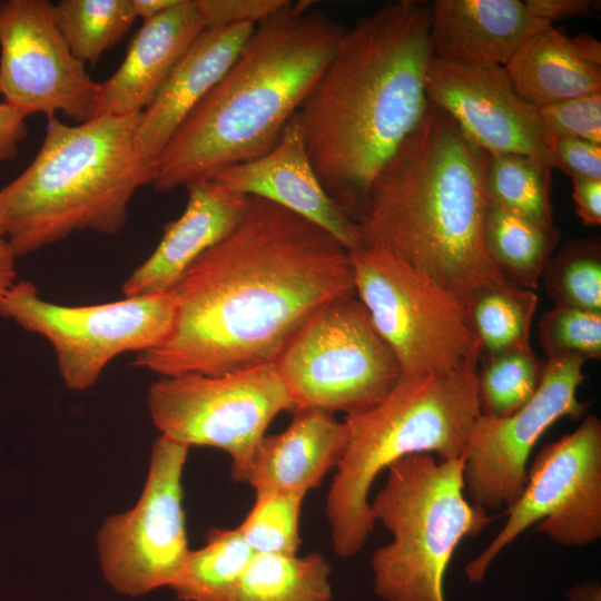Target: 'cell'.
<instances>
[{
    "label": "cell",
    "instance_id": "1",
    "mask_svg": "<svg viewBox=\"0 0 601 601\" xmlns=\"http://www.w3.org/2000/svg\"><path fill=\"white\" fill-rule=\"evenodd\" d=\"M171 293V332L134 362L162 377L273 363L323 306L356 295L348 249L312 221L249 196L234 230Z\"/></svg>",
    "mask_w": 601,
    "mask_h": 601
},
{
    "label": "cell",
    "instance_id": "2",
    "mask_svg": "<svg viewBox=\"0 0 601 601\" xmlns=\"http://www.w3.org/2000/svg\"><path fill=\"white\" fill-rule=\"evenodd\" d=\"M432 6L387 3L345 29L297 118L313 168L354 220L387 160L421 121Z\"/></svg>",
    "mask_w": 601,
    "mask_h": 601
},
{
    "label": "cell",
    "instance_id": "3",
    "mask_svg": "<svg viewBox=\"0 0 601 601\" xmlns=\"http://www.w3.org/2000/svg\"><path fill=\"white\" fill-rule=\"evenodd\" d=\"M489 161L490 154L428 101L354 217L362 246L425 274L465 307L480 289L505 283L484 244Z\"/></svg>",
    "mask_w": 601,
    "mask_h": 601
},
{
    "label": "cell",
    "instance_id": "4",
    "mask_svg": "<svg viewBox=\"0 0 601 601\" xmlns=\"http://www.w3.org/2000/svg\"><path fill=\"white\" fill-rule=\"evenodd\" d=\"M311 3L287 0L255 26L160 155L151 181L157 193L214 178L276 145L345 31Z\"/></svg>",
    "mask_w": 601,
    "mask_h": 601
},
{
    "label": "cell",
    "instance_id": "5",
    "mask_svg": "<svg viewBox=\"0 0 601 601\" xmlns=\"http://www.w3.org/2000/svg\"><path fill=\"white\" fill-rule=\"evenodd\" d=\"M140 116L101 115L75 126L48 118L33 160L0 189L4 230L17 257L73 231L122 229L134 194L154 178L135 142Z\"/></svg>",
    "mask_w": 601,
    "mask_h": 601
},
{
    "label": "cell",
    "instance_id": "6",
    "mask_svg": "<svg viewBox=\"0 0 601 601\" xmlns=\"http://www.w3.org/2000/svg\"><path fill=\"white\" fill-rule=\"evenodd\" d=\"M480 414L473 362L449 372L402 375L377 405L346 416L347 446L326 497L334 552L353 556L373 532L370 490L383 470L418 453L465 460Z\"/></svg>",
    "mask_w": 601,
    "mask_h": 601
},
{
    "label": "cell",
    "instance_id": "7",
    "mask_svg": "<svg viewBox=\"0 0 601 601\" xmlns=\"http://www.w3.org/2000/svg\"><path fill=\"white\" fill-rule=\"evenodd\" d=\"M370 502L373 520L392 541L372 555L375 593L385 601H444L443 581L461 541L492 518L464 495V459L404 456L387 469Z\"/></svg>",
    "mask_w": 601,
    "mask_h": 601
},
{
    "label": "cell",
    "instance_id": "8",
    "mask_svg": "<svg viewBox=\"0 0 601 601\" xmlns=\"http://www.w3.org/2000/svg\"><path fill=\"white\" fill-rule=\"evenodd\" d=\"M274 363L293 412L359 414L377 405L402 376L394 353L356 295L323 306Z\"/></svg>",
    "mask_w": 601,
    "mask_h": 601
},
{
    "label": "cell",
    "instance_id": "9",
    "mask_svg": "<svg viewBox=\"0 0 601 601\" xmlns=\"http://www.w3.org/2000/svg\"><path fill=\"white\" fill-rule=\"evenodd\" d=\"M348 253L355 294L402 375L449 372L479 361L480 339L454 295L382 250L361 246Z\"/></svg>",
    "mask_w": 601,
    "mask_h": 601
},
{
    "label": "cell",
    "instance_id": "10",
    "mask_svg": "<svg viewBox=\"0 0 601 601\" xmlns=\"http://www.w3.org/2000/svg\"><path fill=\"white\" fill-rule=\"evenodd\" d=\"M175 315L171 292L65 306L42 299L35 284L19 280L0 298V316L43 336L55 351L62 381L75 391L91 387L116 356L160 344Z\"/></svg>",
    "mask_w": 601,
    "mask_h": 601
},
{
    "label": "cell",
    "instance_id": "11",
    "mask_svg": "<svg viewBox=\"0 0 601 601\" xmlns=\"http://www.w3.org/2000/svg\"><path fill=\"white\" fill-rule=\"evenodd\" d=\"M147 404L161 436L223 450L230 470L249 459L280 412L294 411L274 362L215 376H164L149 387Z\"/></svg>",
    "mask_w": 601,
    "mask_h": 601
},
{
    "label": "cell",
    "instance_id": "12",
    "mask_svg": "<svg viewBox=\"0 0 601 601\" xmlns=\"http://www.w3.org/2000/svg\"><path fill=\"white\" fill-rule=\"evenodd\" d=\"M489 545L465 566L480 582L493 560L523 531H535L564 546H582L601 536V422L588 415L580 426L546 443L528 470L519 499Z\"/></svg>",
    "mask_w": 601,
    "mask_h": 601
},
{
    "label": "cell",
    "instance_id": "13",
    "mask_svg": "<svg viewBox=\"0 0 601 601\" xmlns=\"http://www.w3.org/2000/svg\"><path fill=\"white\" fill-rule=\"evenodd\" d=\"M189 447L159 435L136 504L108 516L96 538L100 569L117 592L139 597L170 588L190 553L183 506Z\"/></svg>",
    "mask_w": 601,
    "mask_h": 601
},
{
    "label": "cell",
    "instance_id": "14",
    "mask_svg": "<svg viewBox=\"0 0 601 601\" xmlns=\"http://www.w3.org/2000/svg\"><path fill=\"white\" fill-rule=\"evenodd\" d=\"M100 83L71 52L47 0L0 1V93L27 116L93 117Z\"/></svg>",
    "mask_w": 601,
    "mask_h": 601
},
{
    "label": "cell",
    "instance_id": "15",
    "mask_svg": "<svg viewBox=\"0 0 601 601\" xmlns=\"http://www.w3.org/2000/svg\"><path fill=\"white\" fill-rule=\"evenodd\" d=\"M577 356L546 359L540 385L522 407L506 417L480 414L464 460V485L472 503L496 510L511 506L526 482L530 454L562 417L578 418L589 403L578 398L587 375Z\"/></svg>",
    "mask_w": 601,
    "mask_h": 601
},
{
    "label": "cell",
    "instance_id": "16",
    "mask_svg": "<svg viewBox=\"0 0 601 601\" xmlns=\"http://www.w3.org/2000/svg\"><path fill=\"white\" fill-rule=\"evenodd\" d=\"M426 97L486 152L523 155L556 168L536 107L515 92L503 67L433 56Z\"/></svg>",
    "mask_w": 601,
    "mask_h": 601
},
{
    "label": "cell",
    "instance_id": "17",
    "mask_svg": "<svg viewBox=\"0 0 601 601\" xmlns=\"http://www.w3.org/2000/svg\"><path fill=\"white\" fill-rule=\"evenodd\" d=\"M214 178L239 194L268 200L312 221L348 250L362 246L356 224L327 194L313 168L297 114L269 151L228 166Z\"/></svg>",
    "mask_w": 601,
    "mask_h": 601
},
{
    "label": "cell",
    "instance_id": "18",
    "mask_svg": "<svg viewBox=\"0 0 601 601\" xmlns=\"http://www.w3.org/2000/svg\"><path fill=\"white\" fill-rule=\"evenodd\" d=\"M184 213L164 227L155 250L125 280V297L171 292L189 266L227 237L242 219L248 196L216 178L188 185Z\"/></svg>",
    "mask_w": 601,
    "mask_h": 601
},
{
    "label": "cell",
    "instance_id": "19",
    "mask_svg": "<svg viewBox=\"0 0 601 601\" xmlns=\"http://www.w3.org/2000/svg\"><path fill=\"white\" fill-rule=\"evenodd\" d=\"M205 30L194 0H178L167 11L144 21L119 68L100 83L93 117L142 112Z\"/></svg>",
    "mask_w": 601,
    "mask_h": 601
},
{
    "label": "cell",
    "instance_id": "20",
    "mask_svg": "<svg viewBox=\"0 0 601 601\" xmlns=\"http://www.w3.org/2000/svg\"><path fill=\"white\" fill-rule=\"evenodd\" d=\"M290 424L280 433L265 435L249 459L230 470L237 482L254 490H282L306 495L336 469L346 451L345 421L319 410L294 412Z\"/></svg>",
    "mask_w": 601,
    "mask_h": 601
},
{
    "label": "cell",
    "instance_id": "21",
    "mask_svg": "<svg viewBox=\"0 0 601 601\" xmlns=\"http://www.w3.org/2000/svg\"><path fill=\"white\" fill-rule=\"evenodd\" d=\"M255 26L245 23L206 29L141 112L135 142L140 157L154 171L171 137L227 71Z\"/></svg>",
    "mask_w": 601,
    "mask_h": 601
},
{
    "label": "cell",
    "instance_id": "22",
    "mask_svg": "<svg viewBox=\"0 0 601 601\" xmlns=\"http://www.w3.org/2000/svg\"><path fill=\"white\" fill-rule=\"evenodd\" d=\"M550 26L520 0H437L430 40L436 58L504 67L529 38Z\"/></svg>",
    "mask_w": 601,
    "mask_h": 601
},
{
    "label": "cell",
    "instance_id": "23",
    "mask_svg": "<svg viewBox=\"0 0 601 601\" xmlns=\"http://www.w3.org/2000/svg\"><path fill=\"white\" fill-rule=\"evenodd\" d=\"M503 68L515 92L534 107L601 93V43L585 32L570 38L550 26L529 38Z\"/></svg>",
    "mask_w": 601,
    "mask_h": 601
},
{
    "label": "cell",
    "instance_id": "24",
    "mask_svg": "<svg viewBox=\"0 0 601 601\" xmlns=\"http://www.w3.org/2000/svg\"><path fill=\"white\" fill-rule=\"evenodd\" d=\"M559 237L555 225H541L487 201L484 244L506 284L535 290Z\"/></svg>",
    "mask_w": 601,
    "mask_h": 601
},
{
    "label": "cell",
    "instance_id": "25",
    "mask_svg": "<svg viewBox=\"0 0 601 601\" xmlns=\"http://www.w3.org/2000/svg\"><path fill=\"white\" fill-rule=\"evenodd\" d=\"M331 571L321 553H256L230 601H329Z\"/></svg>",
    "mask_w": 601,
    "mask_h": 601
},
{
    "label": "cell",
    "instance_id": "26",
    "mask_svg": "<svg viewBox=\"0 0 601 601\" xmlns=\"http://www.w3.org/2000/svg\"><path fill=\"white\" fill-rule=\"evenodd\" d=\"M254 554L238 528L211 529L170 589L181 601H230Z\"/></svg>",
    "mask_w": 601,
    "mask_h": 601
},
{
    "label": "cell",
    "instance_id": "27",
    "mask_svg": "<svg viewBox=\"0 0 601 601\" xmlns=\"http://www.w3.org/2000/svg\"><path fill=\"white\" fill-rule=\"evenodd\" d=\"M539 297L534 290L506 283L489 285L469 300L466 311L486 354L530 345Z\"/></svg>",
    "mask_w": 601,
    "mask_h": 601
},
{
    "label": "cell",
    "instance_id": "28",
    "mask_svg": "<svg viewBox=\"0 0 601 601\" xmlns=\"http://www.w3.org/2000/svg\"><path fill=\"white\" fill-rule=\"evenodd\" d=\"M53 14L73 56L91 65L118 43L137 19L131 0H61L53 4Z\"/></svg>",
    "mask_w": 601,
    "mask_h": 601
},
{
    "label": "cell",
    "instance_id": "29",
    "mask_svg": "<svg viewBox=\"0 0 601 601\" xmlns=\"http://www.w3.org/2000/svg\"><path fill=\"white\" fill-rule=\"evenodd\" d=\"M550 173V168L523 155L490 154L486 199L541 225L552 226Z\"/></svg>",
    "mask_w": 601,
    "mask_h": 601
},
{
    "label": "cell",
    "instance_id": "30",
    "mask_svg": "<svg viewBox=\"0 0 601 601\" xmlns=\"http://www.w3.org/2000/svg\"><path fill=\"white\" fill-rule=\"evenodd\" d=\"M545 362L530 345L486 354L477 370L481 414L506 417L528 403L540 385Z\"/></svg>",
    "mask_w": 601,
    "mask_h": 601
},
{
    "label": "cell",
    "instance_id": "31",
    "mask_svg": "<svg viewBox=\"0 0 601 601\" xmlns=\"http://www.w3.org/2000/svg\"><path fill=\"white\" fill-rule=\"evenodd\" d=\"M555 305L601 313V244L597 237L565 242L542 277Z\"/></svg>",
    "mask_w": 601,
    "mask_h": 601
},
{
    "label": "cell",
    "instance_id": "32",
    "mask_svg": "<svg viewBox=\"0 0 601 601\" xmlns=\"http://www.w3.org/2000/svg\"><path fill=\"white\" fill-rule=\"evenodd\" d=\"M304 499V494L290 491H255V502L237 526L255 554H297Z\"/></svg>",
    "mask_w": 601,
    "mask_h": 601
},
{
    "label": "cell",
    "instance_id": "33",
    "mask_svg": "<svg viewBox=\"0 0 601 601\" xmlns=\"http://www.w3.org/2000/svg\"><path fill=\"white\" fill-rule=\"evenodd\" d=\"M539 338L548 359H600L601 313L555 305L541 317Z\"/></svg>",
    "mask_w": 601,
    "mask_h": 601
},
{
    "label": "cell",
    "instance_id": "34",
    "mask_svg": "<svg viewBox=\"0 0 601 601\" xmlns=\"http://www.w3.org/2000/svg\"><path fill=\"white\" fill-rule=\"evenodd\" d=\"M536 111L548 137L578 138L601 145V93L539 106Z\"/></svg>",
    "mask_w": 601,
    "mask_h": 601
},
{
    "label": "cell",
    "instance_id": "35",
    "mask_svg": "<svg viewBox=\"0 0 601 601\" xmlns=\"http://www.w3.org/2000/svg\"><path fill=\"white\" fill-rule=\"evenodd\" d=\"M206 29L257 24L285 6L287 0H194Z\"/></svg>",
    "mask_w": 601,
    "mask_h": 601
},
{
    "label": "cell",
    "instance_id": "36",
    "mask_svg": "<svg viewBox=\"0 0 601 601\" xmlns=\"http://www.w3.org/2000/svg\"><path fill=\"white\" fill-rule=\"evenodd\" d=\"M556 168L572 177L601 179V145L570 137H548Z\"/></svg>",
    "mask_w": 601,
    "mask_h": 601
},
{
    "label": "cell",
    "instance_id": "37",
    "mask_svg": "<svg viewBox=\"0 0 601 601\" xmlns=\"http://www.w3.org/2000/svg\"><path fill=\"white\" fill-rule=\"evenodd\" d=\"M27 115L0 102V164L13 159L21 140L28 135Z\"/></svg>",
    "mask_w": 601,
    "mask_h": 601
},
{
    "label": "cell",
    "instance_id": "38",
    "mask_svg": "<svg viewBox=\"0 0 601 601\" xmlns=\"http://www.w3.org/2000/svg\"><path fill=\"white\" fill-rule=\"evenodd\" d=\"M572 198L577 214L584 225L601 224V179L572 177Z\"/></svg>",
    "mask_w": 601,
    "mask_h": 601
},
{
    "label": "cell",
    "instance_id": "39",
    "mask_svg": "<svg viewBox=\"0 0 601 601\" xmlns=\"http://www.w3.org/2000/svg\"><path fill=\"white\" fill-rule=\"evenodd\" d=\"M529 11L535 17L550 23L555 20L589 17L594 10V3L590 0H526Z\"/></svg>",
    "mask_w": 601,
    "mask_h": 601
},
{
    "label": "cell",
    "instance_id": "40",
    "mask_svg": "<svg viewBox=\"0 0 601 601\" xmlns=\"http://www.w3.org/2000/svg\"><path fill=\"white\" fill-rule=\"evenodd\" d=\"M17 255L7 237L0 207V298L14 285Z\"/></svg>",
    "mask_w": 601,
    "mask_h": 601
},
{
    "label": "cell",
    "instance_id": "41",
    "mask_svg": "<svg viewBox=\"0 0 601 601\" xmlns=\"http://www.w3.org/2000/svg\"><path fill=\"white\" fill-rule=\"evenodd\" d=\"M137 18L148 21L174 7L178 0H131Z\"/></svg>",
    "mask_w": 601,
    "mask_h": 601
},
{
    "label": "cell",
    "instance_id": "42",
    "mask_svg": "<svg viewBox=\"0 0 601 601\" xmlns=\"http://www.w3.org/2000/svg\"><path fill=\"white\" fill-rule=\"evenodd\" d=\"M569 601H601V587L597 581L575 585L568 591Z\"/></svg>",
    "mask_w": 601,
    "mask_h": 601
},
{
    "label": "cell",
    "instance_id": "43",
    "mask_svg": "<svg viewBox=\"0 0 601 601\" xmlns=\"http://www.w3.org/2000/svg\"><path fill=\"white\" fill-rule=\"evenodd\" d=\"M1 95V93H0Z\"/></svg>",
    "mask_w": 601,
    "mask_h": 601
}]
</instances>
